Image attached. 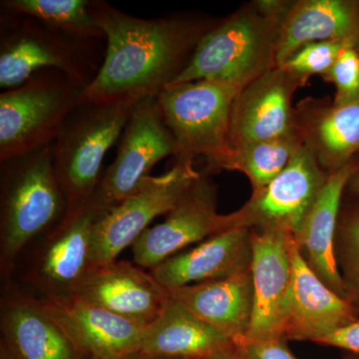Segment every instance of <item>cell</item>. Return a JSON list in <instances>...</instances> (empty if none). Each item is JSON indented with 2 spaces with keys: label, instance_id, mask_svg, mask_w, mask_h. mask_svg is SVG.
<instances>
[{
  "label": "cell",
  "instance_id": "6da1fadb",
  "mask_svg": "<svg viewBox=\"0 0 359 359\" xmlns=\"http://www.w3.org/2000/svg\"><path fill=\"white\" fill-rule=\"evenodd\" d=\"M91 7L106 45L102 65L85 89L88 102L135 104L157 96L183 72L214 27L174 16L139 18L101 0H92Z\"/></svg>",
  "mask_w": 359,
  "mask_h": 359
},
{
  "label": "cell",
  "instance_id": "7a4b0ae2",
  "mask_svg": "<svg viewBox=\"0 0 359 359\" xmlns=\"http://www.w3.org/2000/svg\"><path fill=\"white\" fill-rule=\"evenodd\" d=\"M65 212L50 148L0 162V269L6 283L26 248Z\"/></svg>",
  "mask_w": 359,
  "mask_h": 359
},
{
  "label": "cell",
  "instance_id": "3957f363",
  "mask_svg": "<svg viewBox=\"0 0 359 359\" xmlns=\"http://www.w3.org/2000/svg\"><path fill=\"white\" fill-rule=\"evenodd\" d=\"M101 41L77 39L30 16L1 11L0 87L14 88L39 71L57 69L87 88L105 56Z\"/></svg>",
  "mask_w": 359,
  "mask_h": 359
},
{
  "label": "cell",
  "instance_id": "277c9868",
  "mask_svg": "<svg viewBox=\"0 0 359 359\" xmlns=\"http://www.w3.org/2000/svg\"><path fill=\"white\" fill-rule=\"evenodd\" d=\"M132 106L83 101L49 146L66 212L76 211L91 200L102 177L104 158L121 137Z\"/></svg>",
  "mask_w": 359,
  "mask_h": 359
},
{
  "label": "cell",
  "instance_id": "5b68a950",
  "mask_svg": "<svg viewBox=\"0 0 359 359\" xmlns=\"http://www.w3.org/2000/svg\"><path fill=\"white\" fill-rule=\"evenodd\" d=\"M83 85L57 69L39 71L0 94V162L49 147L83 102Z\"/></svg>",
  "mask_w": 359,
  "mask_h": 359
},
{
  "label": "cell",
  "instance_id": "8992f818",
  "mask_svg": "<svg viewBox=\"0 0 359 359\" xmlns=\"http://www.w3.org/2000/svg\"><path fill=\"white\" fill-rule=\"evenodd\" d=\"M244 87L221 79L170 84L156 96L178 145V161L203 156L210 171L222 170L231 148L233 102Z\"/></svg>",
  "mask_w": 359,
  "mask_h": 359
},
{
  "label": "cell",
  "instance_id": "52a82bcc",
  "mask_svg": "<svg viewBox=\"0 0 359 359\" xmlns=\"http://www.w3.org/2000/svg\"><path fill=\"white\" fill-rule=\"evenodd\" d=\"M280 22L257 7L233 13L205 33L190 62L171 84L221 79L245 87L276 67Z\"/></svg>",
  "mask_w": 359,
  "mask_h": 359
},
{
  "label": "cell",
  "instance_id": "ba28073f",
  "mask_svg": "<svg viewBox=\"0 0 359 359\" xmlns=\"http://www.w3.org/2000/svg\"><path fill=\"white\" fill-rule=\"evenodd\" d=\"M200 176L193 161H178L166 173L144 179L128 197L104 212L94 226L90 269L116 261L153 219L171 211Z\"/></svg>",
  "mask_w": 359,
  "mask_h": 359
},
{
  "label": "cell",
  "instance_id": "9c48e42d",
  "mask_svg": "<svg viewBox=\"0 0 359 359\" xmlns=\"http://www.w3.org/2000/svg\"><path fill=\"white\" fill-rule=\"evenodd\" d=\"M104 212L89 202L66 212L60 222L28 245L32 250L23 278L39 292V299L74 295L89 271L94 226Z\"/></svg>",
  "mask_w": 359,
  "mask_h": 359
},
{
  "label": "cell",
  "instance_id": "30bf717a",
  "mask_svg": "<svg viewBox=\"0 0 359 359\" xmlns=\"http://www.w3.org/2000/svg\"><path fill=\"white\" fill-rule=\"evenodd\" d=\"M176 139L167 126L156 97L133 104L119 139L117 155L101 177L90 202L110 209L135 191L168 156H178Z\"/></svg>",
  "mask_w": 359,
  "mask_h": 359
},
{
  "label": "cell",
  "instance_id": "8fae6325",
  "mask_svg": "<svg viewBox=\"0 0 359 359\" xmlns=\"http://www.w3.org/2000/svg\"><path fill=\"white\" fill-rule=\"evenodd\" d=\"M327 176L311 149L304 144L282 173L252 192L238 211L231 212V228L294 236L318 199Z\"/></svg>",
  "mask_w": 359,
  "mask_h": 359
},
{
  "label": "cell",
  "instance_id": "7c38bea8",
  "mask_svg": "<svg viewBox=\"0 0 359 359\" xmlns=\"http://www.w3.org/2000/svg\"><path fill=\"white\" fill-rule=\"evenodd\" d=\"M231 230L230 214L217 211V186L207 175L187 189L163 223L148 228L132 245L133 263L152 269L191 245Z\"/></svg>",
  "mask_w": 359,
  "mask_h": 359
},
{
  "label": "cell",
  "instance_id": "4fadbf2b",
  "mask_svg": "<svg viewBox=\"0 0 359 359\" xmlns=\"http://www.w3.org/2000/svg\"><path fill=\"white\" fill-rule=\"evenodd\" d=\"M304 83L301 78L276 66L245 86L231 109V148L280 138L297 131L292 96Z\"/></svg>",
  "mask_w": 359,
  "mask_h": 359
},
{
  "label": "cell",
  "instance_id": "5bb4252c",
  "mask_svg": "<svg viewBox=\"0 0 359 359\" xmlns=\"http://www.w3.org/2000/svg\"><path fill=\"white\" fill-rule=\"evenodd\" d=\"M39 299L82 359H134L138 354L145 327L75 297Z\"/></svg>",
  "mask_w": 359,
  "mask_h": 359
},
{
  "label": "cell",
  "instance_id": "9a60e30c",
  "mask_svg": "<svg viewBox=\"0 0 359 359\" xmlns=\"http://www.w3.org/2000/svg\"><path fill=\"white\" fill-rule=\"evenodd\" d=\"M290 250L292 283L283 339L318 344L335 330L358 320L359 314L353 304L328 287L309 268L292 236Z\"/></svg>",
  "mask_w": 359,
  "mask_h": 359
},
{
  "label": "cell",
  "instance_id": "2e32d148",
  "mask_svg": "<svg viewBox=\"0 0 359 359\" xmlns=\"http://www.w3.org/2000/svg\"><path fill=\"white\" fill-rule=\"evenodd\" d=\"M250 231L254 309L245 339H283V321L292 283V235L280 231Z\"/></svg>",
  "mask_w": 359,
  "mask_h": 359
},
{
  "label": "cell",
  "instance_id": "e0dca14e",
  "mask_svg": "<svg viewBox=\"0 0 359 359\" xmlns=\"http://www.w3.org/2000/svg\"><path fill=\"white\" fill-rule=\"evenodd\" d=\"M169 295L151 273L116 259L90 269L73 297L146 327L158 318Z\"/></svg>",
  "mask_w": 359,
  "mask_h": 359
},
{
  "label": "cell",
  "instance_id": "ac0fdd59",
  "mask_svg": "<svg viewBox=\"0 0 359 359\" xmlns=\"http://www.w3.org/2000/svg\"><path fill=\"white\" fill-rule=\"evenodd\" d=\"M2 359H82L39 297L6 283L1 302Z\"/></svg>",
  "mask_w": 359,
  "mask_h": 359
},
{
  "label": "cell",
  "instance_id": "d6986e66",
  "mask_svg": "<svg viewBox=\"0 0 359 359\" xmlns=\"http://www.w3.org/2000/svg\"><path fill=\"white\" fill-rule=\"evenodd\" d=\"M252 259L250 229L236 228L169 257L150 273L162 287L172 290L244 273L250 269Z\"/></svg>",
  "mask_w": 359,
  "mask_h": 359
},
{
  "label": "cell",
  "instance_id": "ffe728a7",
  "mask_svg": "<svg viewBox=\"0 0 359 359\" xmlns=\"http://www.w3.org/2000/svg\"><path fill=\"white\" fill-rule=\"evenodd\" d=\"M356 169L351 161L346 166L328 173L318 199L294 237L309 268L340 297L346 299L344 282L335 257V236L342 195Z\"/></svg>",
  "mask_w": 359,
  "mask_h": 359
},
{
  "label": "cell",
  "instance_id": "44dd1931",
  "mask_svg": "<svg viewBox=\"0 0 359 359\" xmlns=\"http://www.w3.org/2000/svg\"><path fill=\"white\" fill-rule=\"evenodd\" d=\"M233 344L169 295L158 318L144 328L140 348L134 359L201 358Z\"/></svg>",
  "mask_w": 359,
  "mask_h": 359
},
{
  "label": "cell",
  "instance_id": "7402d4cb",
  "mask_svg": "<svg viewBox=\"0 0 359 359\" xmlns=\"http://www.w3.org/2000/svg\"><path fill=\"white\" fill-rule=\"evenodd\" d=\"M191 313L233 340L245 339L254 309L252 271L169 290Z\"/></svg>",
  "mask_w": 359,
  "mask_h": 359
},
{
  "label": "cell",
  "instance_id": "603a6c76",
  "mask_svg": "<svg viewBox=\"0 0 359 359\" xmlns=\"http://www.w3.org/2000/svg\"><path fill=\"white\" fill-rule=\"evenodd\" d=\"M328 40L359 42L358 2L347 0L294 1L278 32L276 66H282L304 45Z\"/></svg>",
  "mask_w": 359,
  "mask_h": 359
},
{
  "label": "cell",
  "instance_id": "cb8c5ba5",
  "mask_svg": "<svg viewBox=\"0 0 359 359\" xmlns=\"http://www.w3.org/2000/svg\"><path fill=\"white\" fill-rule=\"evenodd\" d=\"M297 119L304 144L327 173L346 166L358 152L359 98Z\"/></svg>",
  "mask_w": 359,
  "mask_h": 359
},
{
  "label": "cell",
  "instance_id": "d4e9b609",
  "mask_svg": "<svg viewBox=\"0 0 359 359\" xmlns=\"http://www.w3.org/2000/svg\"><path fill=\"white\" fill-rule=\"evenodd\" d=\"M304 144L301 131L297 130L280 138L231 149L222 170L245 175L252 185V192H255L282 173Z\"/></svg>",
  "mask_w": 359,
  "mask_h": 359
},
{
  "label": "cell",
  "instance_id": "484cf974",
  "mask_svg": "<svg viewBox=\"0 0 359 359\" xmlns=\"http://www.w3.org/2000/svg\"><path fill=\"white\" fill-rule=\"evenodd\" d=\"M91 0H4L1 11L30 16L71 36L105 40Z\"/></svg>",
  "mask_w": 359,
  "mask_h": 359
},
{
  "label": "cell",
  "instance_id": "4316f807",
  "mask_svg": "<svg viewBox=\"0 0 359 359\" xmlns=\"http://www.w3.org/2000/svg\"><path fill=\"white\" fill-rule=\"evenodd\" d=\"M335 257L346 299L359 314V204L340 211Z\"/></svg>",
  "mask_w": 359,
  "mask_h": 359
},
{
  "label": "cell",
  "instance_id": "83f0119b",
  "mask_svg": "<svg viewBox=\"0 0 359 359\" xmlns=\"http://www.w3.org/2000/svg\"><path fill=\"white\" fill-rule=\"evenodd\" d=\"M358 45L354 40L313 42L295 51L280 67L306 82L313 75L325 76L346 47Z\"/></svg>",
  "mask_w": 359,
  "mask_h": 359
},
{
  "label": "cell",
  "instance_id": "f1b7e54d",
  "mask_svg": "<svg viewBox=\"0 0 359 359\" xmlns=\"http://www.w3.org/2000/svg\"><path fill=\"white\" fill-rule=\"evenodd\" d=\"M337 88L335 105L351 102L359 98V52L348 46L340 53L334 65L323 76Z\"/></svg>",
  "mask_w": 359,
  "mask_h": 359
},
{
  "label": "cell",
  "instance_id": "f546056e",
  "mask_svg": "<svg viewBox=\"0 0 359 359\" xmlns=\"http://www.w3.org/2000/svg\"><path fill=\"white\" fill-rule=\"evenodd\" d=\"M243 359H297L290 353L285 339L262 340H241L235 342Z\"/></svg>",
  "mask_w": 359,
  "mask_h": 359
},
{
  "label": "cell",
  "instance_id": "4dcf8cb0",
  "mask_svg": "<svg viewBox=\"0 0 359 359\" xmlns=\"http://www.w3.org/2000/svg\"><path fill=\"white\" fill-rule=\"evenodd\" d=\"M323 346L337 347L359 355V320L335 330L318 342Z\"/></svg>",
  "mask_w": 359,
  "mask_h": 359
},
{
  "label": "cell",
  "instance_id": "1f68e13d",
  "mask_svg": "<svg viewBox=\"0 0 359 359\" xmlns=\"http://www.w3.org/2000/svg\"><path fill=\"white\" fill-rule=\"evenodd\" d=\"M196 359H243V358L238 353L236 344H233V346L226 347V348L219 351L218 353Z\"/></svg>",
  "mask_w": 359,
  "mask_h": 359
},
{
  "label": "cell",
  "instance_id": "d6a6232c",
  "mask_svg": "<svg viewBox=\"0 0 359 359\" xmlns=\"http://www.w3.org/2000/svg\"><path fill=\"white\" fill-rule=\"evenodd\" d=\"M346 189H348L349 192L359 197V163H356L355 171H354L353 176L349 180Z\"/></svg>",
  "mask_w": 359,
  "mask_h": 359
},
{
  "label": "cell",
  "instance_id": "836d02e7",
  "mask_svg": "<svg viewBox=\"0 0 359 359\" xmlns=\"http://www.w3.org/2000/svg\"><path fill=\"white\" fill-rule=\"evenodd\" d=\"M341 359H359V355H356V354L348 353L346 354Z\"/></svg>",
  "mask_w": 359,
  "mask_h": 359
},
{
  "label": "cell",
  "instance_id": "e575fe53",
  "mask_svg": "<svg viewBox=\"0 0 359 359\" xmlns=\"http://www.w3.org/2000/svg\"><path fill=\"white\" fill-rule=\"evenodd\" d=\"M358 52H359V45H358Z\"/></svg>",
  "mask_w": 359,
  "mask_h": 359
},
{
  "label": "cell",
  "instance_id": "d590c367",
  "mask_svg": "<svg viewBox=\"0 0 359 359\" xmlns=\"http://www.w3.org/2000/svg\"><path fill=\"white\" fill-rule=\"evenodd\" d=\"M137 359H139V358H137Z\"/></svg>",
  "mask_w": 359,
  "mask_h": 359
}]
</instances>
